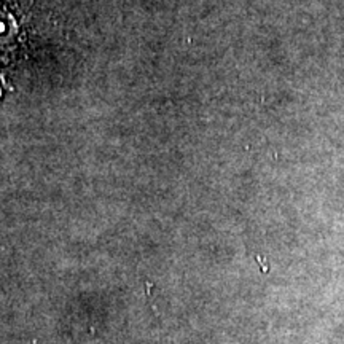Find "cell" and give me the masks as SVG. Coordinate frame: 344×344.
Returning <instances> with one entry per match:
<instances>
[{
	"label": "cell",
	"instance_id": "cell-1",
	"mask_svg": "<svg viewBox=\"0 0 344 344\" xmlns=\"http://www.w3.org/2000/svg\"><path fill=\"white\" fill-rule=\"evenodd\" d=\"M255 260L260 261V265H261V271H263V272H268V271H270V268H268V263H265V260L261 258L260 255H255Z\"/></svg>",
	"mask_w": 344,
	"mask_h": 344
}]
</instances>
